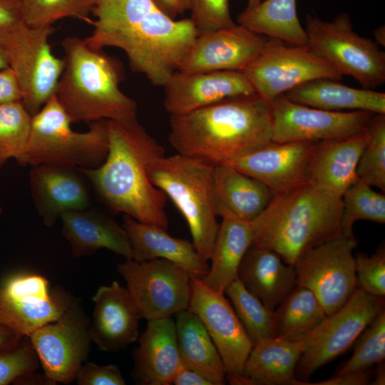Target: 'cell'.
<instances>
[{"instance_id": "1f68e13d", "label": "cell", "mask_w": 385, "mask_h": 385, "mask_svg": "<svg viewBox=\"0 0 385 385\" xmlns=\"http://www.w3.org/2000/svg\"><path fill=\"white\" fill-rule=\"evenodd\" d=\"M175 316L178 346L183 366L202 374L213 385L225 384L226 369L200 319L188 309Z\"/></svg>"}, {"instance_id": "8d00e7d4", "label": "cell", "mask_w": 385, "mask_h": 385, "mask_svg": "<svg viewBox=\"0 0 385 385\" xmlns=\"http://www.w3.org/2000/svg\"><path fill=\"white\" fill-rule=\"evenodd\" d=\"M32 115L21 101L0 104V158L23 165L31 130Z\"/></svg>"}, {"instance_id": "7bdbcfd3", "label": "cell", "mask_w": 385, "mask_h": 385, "mask_svg": "<svg viewBox=\"0 0 385 385\" xmlns=\"http://www.w3.org/2000/svg\"><path fill=\"white\" fill-rule=\"evenodd\" d=\"M356 287L365 293L385 296V249L381 245L371 256L359 255L355 257Z\"/></svg>"}, {"instance_id": "f907efd6", "label": "cell", "mask_w": 385, "mask_h": 385, "mask_svg": "<svg viewBox=\"0 0 385 385\" xmlns=\"http://www.w3.org/2000/svg\"><path fill=\"white\" fill-rule=\"evenodd\" d=\"M23 337L0 322V353L16 346Z\"/></svg>"}, {"instance_id": "f546056e", "label": "cell", "mask_w": 385, "mask_h": 385, "mask_svg": "<svg viewBox=\"0 0 385 385\" xmlns=\"http://www.w3.org/2000/svg\"><path fill=\"white\" fill-rule=\"evenodd\" d=\"M283 96L293 102L322 110L385 114L384 93L350 87L330 78L307 81Z\"/></svg>"}, {"instance_id": "836d02e7", "label": "cell", "mask_w": 385, "mask_h": 385, "mask_svg": "<svg viewBox=\"0 0 385 385\" xmlns=\"http://www.w3.org/2000/svg\"><path fill=\"white\" fill-rule=\"evenodd\" d=\"M275 337L291 342L302 341L327 316L309 289L296 285L274 310Z\"/></svg>"}, {"instance_id": "bcb514c9", "label": "cell", "mask_w": 385, "mask_h": 385, "mask_svg": "<svg viewBox=\"0 0 385 385\" xmlns=\"http://www.w3.org/2000/svg\"><path fill=\"white\" fill-rule=\"evenodd\" d=\"M25 24L21 0H0V29Z\"/></svg>"}, {"instance_id": "c3c4849f", "label": "cell", "mask_w": 385, "mask_h": 385, "mask_svg": "<svg viewBox=\"0 0 385 385\" xmlns=\"http://www.w3.org/2000/svg\"><path fill=\"white\" fill-rule=\"evenodd\" d=\"M173 384L175 385H213L210 380L202 374L183 365L175 374Z\"/></svg>"}, {"instance_id": "681fc988", "label": "cell", "mask_w": 385, "mask_h": 385, "mask_svg": "<svg viewBox=\"0 0 385 385\" xmlns=\"http://www.w3.org/2000/svg\"><path fill=\"white\" fill-rule=\"evenodd\" d=\"M154 4L165 14L175 19L190 9V0H153Z\"/></svg>"}, {"instance_id": "8fae6325", "label": "cell", "mask_w": 385, "mask_h": 385, "mask_svg": "<svg viewBox=\"0 0 385 385\" xmlns=\"http://www.w3.org/2000/svg\"><path fill=\"white\" fill-rule=\"evenodd\" d=\"M255 92L268 102L318 78L339 80L340 72L307 45L268 38L259 56L242 71Z\"/></svg>"}, {"instance_id": "7c38bea8", "label": "cell", "mask_w": 385, "mask_h": 385, "mask_svg": "<svg viewBox=\"0 0 385 385\" xmlns=\"http://www.w3.org/2000/svg\"><path fill=\"white\" fill-rule=\"evenodd\" d=\"M117 270L141 317L147 321L171 317L188 309L192 277L180 266L163 259H125L118 264Z\"/></svg>"}, {"instance_id": "7a4b0ae2", "label": "cell", "mask_w": 385, "mask_h": 385, "mask_svg": "<svg viewBox=\"0 0 385 385\" xmlns=\"http://www.w3.org/2000/svg\"><path fill=\"white\" fill-rule=\"evenodd\" d=\"M108 153L92 169H77L112 210L168 230L166 195L150 181V165L165 155L163 147L139 123L137 118L107 120Z\"/></svg>"}, {"instance_id": "7dc6e473", "label": "cell", "mask_w": 385, "mask_h": 385, "mask_svg": "<svg viewBox=\"0 0 385 385\" xmlns=\"http://www.w3.org/2000/svg\"><path fill=\"white\" fill-rule=\"evenodd\" d=\"M370 381V375L366 371L349 372L343 374H335L331 379L310 383L314 385H365Z\"/></svg>"}, {"instance_id": "b9f144b4", "label": "cell", "mask_w": 385, "mask_h": 385, "mask_svg": "<svg viewBox=\"0 0 385 385\" xmlns=\"http://www.w3.org/2000/svg\"><path fill=\"white\" fill-rule=\"evenodd\" d=\"M189 10L198 34L236 24L231 17L229 0H190Z\"/></svg>"}, {"instance_id": "8992f818", "label": "cell", "mask_w": 385, "mask_h": 385, "mask_svg": "<svg viewBox=\"0 0 385 385\" xmlns=\"http://www.w3.org/2000/svg\"><path fill=\"white\" fill-rule=\"evenodd\" d=\"M214 165L176 153L155 160L149 166L152 183L169 197L184 217L195 247L210 260L219 223L213 189Z\"/></svg>"}, {"instance_id": "db71d44e", "label": "cell", "mask_w": 385, "mask_h": 385, "mask_svg": "<svg viewBox=\"0 0 385 385\" xmlns=\"http://www.w3.org/2000/svg\"><path fill=\"white\" fill-rule=\"evenodd\" d=\"M9 66L7 60L3 53V52L0 50V70L4 69Z\"/></svg>"}, {"instance_id": "74e56055", "label": "cell", "mask_w": 385, "mask_h": 385, "mask_svg": "<svg viewBox=\"0 0 385 385\" xmlns=\"http://www.w3.org/2000/svg\"><path fill=\"white\" fill-rule=\"evenodd\" d=\"M96 2V0H21L24 23L31 27L51 26L66 17L91 24L89 16Z\"/></svg>"}, {"instance_id": "4fadbf2b", "label": "cell", "mask_w": 385, "mask_h": 385, "mask_svg": "<svg viewBox=\"0 0 385 385\" xmlns=\"http://www.w3.org/2000/svg\"><path fill=\"white\" fill-rule=\"evenodd\" d=\"M354 237L341 235L314 247L296 260V285L310 289L329 315L341 308L356 287Z\"/></svg>"}, {"instance_id": "6f0895ef", "label": "cell", "mask_w": 385, "mask_h": 385, "mask_svg": "<svg viewBox=\"0 0 385 385\" xmlns=\"http://www.w3.org/2000/svg\"><path fill=\"white\" fill-rule=\"evenodd\" d=\"M1 208L0 207V215H1Z\"/></svg>"}, {"instance_id": "9f6ffc18", "label": "cell", "mask_w": 385, "mask_h": 385, "mask_svg": "<svg viewBox=\"0 0 385 385\" xmlns=\"http://www.w3.org/2000/svg\"><path fill=\"white\" fill-rule=\"evenodd\" d=\"M5 160H2L0 158V169L4 165V164L5 163Z\"/></svg>"}, {"instance_id": "d6a6232c", "label": "cell", "mask_w": 385, "mask_h": 385, "mask_svg": "<svg viewBox=\"0 0 385 385\" xmlns=\"http://www.w3.org/2000/svg\"><path fill=\"white\" fill-rule=\"evenodd\" d=\"M237 24L268 38L293 45H307L305 29L297 11V0H263L251 9H245Z\"/></svg>"}, {"instance_id": "6da1fadb", "label": "cell", "mask_w": 385, "mask_h": 385, "mask_svg": "<svg viewBox=\"0 0 385 385\" xmlns=\"http://www.w3.org/2000/svg\"><path fill=\"white\" fill-rule=\"evenodd\" d=\"M92 14L87 45L123 50L131 69L156 86L178 71L198 35L190 18L171 19L153 0H96Z\"/></svg>"}, {"instance_id": "ab89813d", "label": "cell", "mask_w": 385, "mask_h": 385, "mask_svg": "<svg viewBox=\"0 0 385 385\" xmlns=\"http://www.w3.org/2000/svg\"><path fill=\"white\" fill-rule=\"evenodd\" d=\"M352 356L336 374L366 371L385 358V309L366 327L357 338Z\"/></svg>"}, {"instance_id": "d590c367", "label": "cell", "mask_w": 385, "mask_h": 385, "mask_svg": "<svg viewBox=\"0 0 385 385\" xmlns=\"http://www.w3.org/2000/svg\"><path fill=\"white\" fill-rule=\"evenodd\" d=\"M341 230L343 235L354 237L353 227L357 220L385 222V195L357 179L342 196Z\"/></svg>"}, {"instance_id": "4dcf8cb0", "label": "cell", "mask_w": 385, "mask_h": 385, "mask_svg": "<svg viewBox=\"0 0 385 385\" xmlns=\"http://www.w3.org/2000/svg\"><path fill=\"white\" fill-rule=\"evenodd\" d=\"M210 257L207 274L201 279L210 289L224 292L237 278L240 265L252 245V222L224 215Z\"/></svg>"}, {"instance_id": "d4e9b609", "label": "cell", "mask_w": 385, "mask_h": 385, "mask_svg": "<svg viewBox=\"0 0 385 385\" xmlns=\"http://www.w3.org/2000/svg\"><path fill=\"white\" fill-rule=\"evenodd\" d=\"M123 220L132 248V259L139 262L166 260L199 279L207 274V260L199 254L192 242L174 237L166 230L139 222L127 215H123Z\"/></svg>"}, {"instance_id": "e575fe53", "label": "cell", "mask_w": 385, "mask_h": 385, "mask_svg": "<svg viewBox=\"0 0 385 385\" xmlns=\"http://www.w3.org/2000/svg\"><path fill=\"white\" fill-rule=\"evenodd\" d=\"M238 319L253 344L275 337L274 310L267 307L237 278L225 290Z\"/></svg>"}, {"instance_id": "e0dca14e", "label": "cell", "mask_w": 385, "mask_h": 385, "mask_svg": "<svg viewBox=\"0 0 385 385\" xmlns=\"http://www.w3.org/2000/svg\"><path fill=\"white\" fill-rule=\"evenodd\" d=\"M188 309L202 321L212 339L227 374H243L253 342L224 292L214 291L192 277Z\"/></svg>"}, {"instance_id": "44dd1931", "label": "cell", "mask_w": 385, "mask_h": 385, "mask_svg": "<svg viewBox=\"0 0 385 385\" xmlns=\"http://www.w3.org/2000/svg\"><path fill=\"white\" fill-rule=\"evenodd\" d=\"M92 342L106 351H118L138 339L141 317L128 289L117 282L101 286L92 297Z\"/></svg>"}, {"instance_id": "3957f363", "label": "cell", "mask_w": 385, "mask_h": 385, "mask_svg": "<svg viewBox=\"0 0 385 385\" xmlns=\"http://www.w3.org/2000/svg\"><path fill=\"white\" fill-rule=\"evenodd\" d=\"M169 143L177 153L214 166L228 164L272 142L270 103L257 93L170 115Z\"/></svg>"}, {"instance_id": "f1b7e54d", "label": "cell", "mask_w": 385, "mask_h": 385, "mask_svg": "<svg viewBox=\"0 0 385 385\" xmlns=\"http://www.w3.org/2000/svg\"><path fill=\"white\" fill-rule=\"evenodd\" d=\"M213 189L217 216L249 222L265 210L274 195L265 184L228 164L214 167Z\"/></svg>"}, {"instance_id": "9a60e30c", "label": "cell", "mask_w": 385, "mask_h": 385, "mask_svg": "<svg viewBox=\"0 0 385 385\" xmlns=\"http://www.w3.org/2000/svg\"><path fill=\"white\" fill-rule=\"evenodd\" d=\"M275 143L340 139L366 131L374 113L331 111L293 102L280 96L270 102Z\"/></svg>"}, {"instance_id": "11a10c76", "label": "cell", "mask_w": 385, "mask_h": 385, "mask_svg": "<svg viewBox=\"0 0 385 385\" xmlns=\"http://www.w3.org/2000/svg\"><path fill=\"white\" fill-rule=\"evenodd\" d=\"M263 0H247V6L245 9H251L260 4Z\"/></svg>"}, {"instance_id": "60d3db41", "label": "cell", "mask_w": 385, "mask_h": 385, "mask_svg": "<svg viewBox=\"0 0 385 385\" xmlns=\"http://www.w3.org/2000/svg\"><path fill=\"white\" fill-rule=\"evenodd\" d=\"M39 361L29 337L0 353V385H8L36 370Z\"/></svg>"}, {"instance_id": "52a82bcc", "label": "cell", "mask_w": 385, "mask_h": 385, "mask_svg": "<svg viewBox=\"0 0 385 385\" xmlns=\"http://www.w3.org/2000/svg\"><path fill=\"white\" fill-rule=\"evenodd\" d=\"M107 120L89 123L86 132L74 131L68 114L53 95L32 116L23 165L43 164L75 169L100 166L108 153Z\"/></svg>"}, {"instance_id": "7402d4cb", "label": "cell", "mask_w": 385, "mask_h": 385, "mask_svg": "<svg viewBox=\"0 0 385 385\" xmlns=\"http://www.w3.org/2000/svg\"><path fill=\"white\" fill-rule=\"evenodd\" d=\"M77 169L52 165L32 166L31 195L43 223L50 227L64 212L88 208L91 196Z\"/></svg>"}, {"instance_id": "ba28073f", "label": "cell", "mask_w": 385, "mask_h": 385, "mask_svg": "<svg viewBox=\"0 0 385 385\" xmlns=\"http://www.w3.org/2000/svg\"><path fill=\"white\" fill-rule=\"evenodd\" d=\"M52 26L31 27L26 24L0 29V50L15 73L21 102L34 116L56 93L64 68L48 42Z\"/></svg>"}, {"instance_id": "d6986e66", "label": "cell", "mask_w": 385, "mask_h": 385, "mask_svg": "<svg viewBox=\"0 0 385 385\" xmlns=\"http://www.w3.org/2000/svg\"><path fill=\"white\" fill-rule=\"evenodd\" d=\"M164 107L171 115L190 112L226 98L256 93L242 71H175L163 86Z\"/></svg>"}, {"instance_id": "30bf717a", "label": "cell", "mask_w": 385, "mask_h": 385, "mask_svg": "<svg viewBox=\"0 0 385 385\" xmlns=\"http://www.w3.org/2000/svg\"><path fill=\"white\" fill-rule=\"evenodd\" d=\"M383 310L384 297L356 287L341 308L302 340L304 349L296 366L297 379L306 385L314 372L345 352Z\"/></svg>"}, {"instance_id": "ee69618b", "label": "cell", "mask_w": 385, "mask_h": 385, "mask_svg": "<svg viewBox=\"0 0 385 385\" xmlns=\"http://www.w3.org/2000/svg\"><path fill=\"white\" fill-rule=\"evenodd\" d=\"M75 379L78 385L125 384V381L117 366L98 365L93 362L83 364Z\"/></svg>"}, {"instance_id": "f6af8a7d", "label": "cell", "mask_w": 385, "mask_h": 385, "mask_svg": "<svg viewBox=\"0 0 385 385\" xmlns=\"http://www.w3.org/2000/svg\"><path fill=\"white\" fill-rule=\"evenodd\" d=\"M21 101L16 76L10 67L0 70V104Z\"/></svg>"}, {"instance_id": "9c48e42d", "label": "cell", "mask_w": 385, "mask_h": 385, "mask_svg": "<svg viewBox=\"0 0 385 385\" xmlns=\"http://www.w3.org/2000/svg\"><path fill=\"white\" fill-rule=\"evenodd\" d=\"M307 46L340 73L355 78L364 88L385 82V53L371 39L359 35L349 15L340 13L332 21L306 16Z\"/></svg>"}, {"instance_id": "f35d334b", "label": "cell", "mask_w": 385, "mask_h": 385, "mask_svg": "<svg viewBox=\"0 0 385 385\" xmlns=\"http://www.w3.org/2000/svg\"><path fill=\"white\" fill-rule=\"evenodd\" d=\"M368 141L359 158L358 179L385 191V114H374L367 128Z\"/></svg>"}, {"instance_id": "816d5d0a", "label": "cell", "mask_w": 385, "mask_h": 385, "mask_svg": "<svg viewBox=\"0 0 385 385\" xmlns=\"http://www.w3.org/2000/svg\"><path fill=\"white\" fill-rule=\"evenodd\" d=\"M376 369V374L373 383L374 385H384L385 384V366L384 361L378 363Z\"/></svg>"}, {"instance_id": "2e32d148", "label": "cell", "mask_w": 385, "mask_h": 385, "mask_svg": "<svg viewBox=\"0 0 385 385\" xmlns=\"http://www.w3.org/2000/svg\"><path fill=\"white\" fill-rule=\"evenodd\" d=\"M71 300L65 291L51 289L49 282L42 275L16 273L0 285V322L29 337L58 318Z\"/></svg>"}, {"instance_id": "5b68a950", "label": "cell", "mask_w": 385, "mask_h": 385, "mask_svg": "<svg viewBox=\"0 0 385 385\" xmlns=\"http://www.w3.org/2000/svg\"><path fill=\"white\" fill-rule=\"evenodd\" d=\"M64 68L56 96L72 123L137 118L136 102L120 88L121 63L76 36L61 41Z\"/></svg>"}, {"instance_id": "4316f807", "label": "cell", "mask_w": 385, "mask_h": 385, "mask_svg": "<svg viewBox=\"0 0 385 385\" xmlns=\"http://www.w3.org/2000/svg\"><path fill=\"white\" fill-rule=\"evenodd\" d=\"M302 341L291 342L279 337L259 341L246 360L243 374L232 376V384L238 385H303L297 379L295 370L302 353Z\"/></svg>"}, {"instance_id": "ac0fdd59", "label": "cell", "mask_w": 385, "mask_h": 385, "mask_svg": "<svg viewBox=\"0 0 385 385\" xmlns=\"http://www.w3.org/2000/svg\"><path fill=\"white\" fill-rule=\"evenodd\" d=\"M268 37L235 26L197 36L178 71H243L261 53Z\"/></svg>"}, {"instance_id": "cb8c5ba5", "label": "cell", "mask_w": 385, "mask_h": 385, "mask_svg": "<svg viewBox=\"0 0 385 385\" xmlns=\"http://www.w3.org/2000/svg\"><path fill=\"white\" fill-rule=\"evenodd\" d=\"M175 321L171 317L148 321L135 354V376L140 384L170 385L183 366Z\"/></svg>"}, {"instance_id": "277c9868", "label": "cell", "mask_w": 385, "mask_h": 385, "mask_svg": "<svg viewBox=\"0 0 385 385\" xmlns=\"http://www.w3.org/2000/svg\"><path fill=\"white\" fill-rule=\"evenodd\" d=\"M342 197L309 182L274 194L252 222V245L292 266L302 254L341 235Z\"/></svg>"}, {"instance_id": "5bb4252c", "label": "cell", "mask_w": 385, "mask_h": 385, "mask_svg": "<svg viewBox=\"0 0 385 385\" xmlns=\"http://www.w3.org/2000/svg\"><path fill=\"white\" fill-rule=\"evenodd\" d=\"M89 325L83 310L72 299L58 318L29 337L48 380L68 384L76 379L92 342Z\"/></svg>"}, {"instance_id": "603a6c76", "label": "cell", "mask_w": 385, "mask_h": 385, "mask_svg": "<svg viewBox=\"0 0 385 385\" xmlns=\"http://www.w3.org/2000/svg\"><path fill=\"white\" fill-rule=\"evenodd\" d=\"M368 138L366 130L344 138L314 142L307 165L308 182L342 197L358 179L356 168Z\"/></svg>"}, {"instance_id": "484cf974", "label": "cell", "mask_w": 385, "mask_h": 385, "mask_svg": "<svg viewBox=\"0 0 385 385\" xmlns=\"http://www.w3.org/2000/svg\"><path fill=\"white\" fill-rule=\"evenodd\" d=\"M60 218L63 235L69 242L74 257L106 249L125 260L132 259L126 231L112 217L86 208L64 212Z\"/></svg>"}, {"instance_id": "83f0119b", "label": "cell", "mask_w": 385, "mask_h": 385, "mask_svg": "<svg viewBox=\"0 0 385 385\" xmlns=\"http://www.w3.org/2000/svg\"><path fill=\"white\" fill-rule=\"evenodd\" d=\"M237 278L244 287L272 310L296 286L293 266L274 251L252 245L238 269Z\"/></svg>"}, {"instance_id": "ffe728a7", "label": "cell", "mask_w": 385, "mask_h": 385, "mask_svg": "<svg viewBox=\"0 0 385 385\" xmlns=\"http://www.w3.org/2000/svg\"><path fill=\"white\" fill-rule=\"evenodd\" d=\"M314 142H270L228 165L260 181L274 194L308 182L307 165Z\"/></svg>"}, {"instance_id": "f5cc1de1", "label": "cell", "mask_w": 385, "mask_h": 385, "mask_svg": "<svg viewBox=\"0 0 385 385\" xmlns=\"http://www.w3.org/2000/svg\"><path fill=\"white\" fill-rule=\"evenodd\" d=\"M374 42L379 46L385 45V27L381 26L374 31Z\"/></svg>"}]
</instances>
